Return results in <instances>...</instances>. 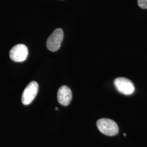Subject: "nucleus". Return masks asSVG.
Instances as JSON below:
<instances>
[{
  "mask_svg": "<svg viewBox=\"0 0 147 147\" xmlns=\"http://www.w3.org/2000/svg\"><path fill=\"white\" fill-rule=\"evenodd\" d=\"M99 130L105 135L113 136L119 132V127L116 122L109 118H101L96 122Z\"/></svg>",
  "mask_w": 147,
  "mask_h": 147,
  "instance_id": "obj_1",
  "label": "nucleus"
},
{
  "mask_svg": "<svg viewBox=\"0 0 147 147\" xmlns=\"http://www.w3.org/2000/svg\"><path fill=\"white\" fill-rule=\"evenodd\" d=\"M63 39V32L61 28H57L50 34L47 42V49L53 52L57 51L61 47Z\"/></svg>",
  "mask_w": 147,
  "mask_h": 147,
  "instance_id": "obj_2",
  "label": "nucleus"
},
{
  "mask_svg": "<svg viewBox=\"0 0 147 147\" xmlns=\"http://www.w3.org/2000/svg\"><path fill=\"white\" fill-rule=\"evenodd\" d=\"M114 84L117 90L123 94H132L135 90L134 84L131 81L125 78H118L115 79Z\"/></svg>",
  "mask_w": 147,
  "mask_h": 147,
  "instance_id": "obj_3",
  "label": "nucleus"
},
{
  "mask_svg": "<svg viewBox=\"0 0 147 147\" xmlns=\"http://www.w3.org/2000/svg\"><path fill=\"white\" fill-rule=\"evenodd\" d=\"M38 84L36 81H32L28 84L22 95L21 101L24 105H30L33 101L38 93Z\"/></svg>",
  "mask_w": 147,
  "mask_h": 147,
  "instance_id": "obj_4",
  "label": "nucleus"
},
{
  "mask_svg": "<svg viewBox=\"0 0 147 147\" xmlns=\"http://www.w3.org/2000/svg\"><path fill=\"white\" fill-rule=\"evenodd\" d=\"M28 51L24 44H17L10 50L9 56L11 59L16 62H22L27 58Z\"/></svg>",
  "mask_w": 147,
  "mask_h": 147,
  "instance_id": "obj_5",
  "label": "nucleus"
},
{
  "mask_svg": "<svg viewBox=\"0 0 147 147\" xmlns=\"http://www.w3.org/2000/svg\"><path fill=\"white\" fill-rule=\"evenodd\" d=\"M57 99L58 102L63 106H68L72 99V92L68 87L63 86L58 90Z\"/></svg>",
  "mask_w": 147,
  "mask_h": 147,
  "instance_id": "obj_6",
  "label": "nucleus"
},
{
  "mask_svg": "<svg viewBox=\"0 0 147 147\" xmlns=\"http://www.w3.org/2000/svg\"><path fill=\"white\" fill-rule=\"evenodd\" d=\"M138 5L143 9H147V0H137Z\"/></svg>",
  "mask_w": 147,
  "mask_h": 147,
  "instance_id": "obj_7",
  "label": "nucleus"
},
{
  "mask_svg": "<svg viewBox=\"0 0 147 147\" xmlns=\"http://www.w3.org/2000/svg\"><path fill=\"white\" fill-rule=\"evenodd\" d=\"M56 109V111H57L58 110V108H57V107H56V109Z\"/></svg>",
  "mask_w": 147,
  "mask_h": 147,
  "instance_id": "obj_8",
  "label": "nucleus"
},
{
  "mask_svg": "<svg viewBox=\"0 0 147 147\" xmlns=\"http://www.w3.org/2000/svg\"><path fill=\"white\" fill-rule=\"evenodd\" d=\"M126 134H124V136H126Z\"/></svg>",
  "mask_w": 147,
  "mask_h": 147,
  "instance_id": "obj_9",
  "label": "nucleus"
}]
</instances>
